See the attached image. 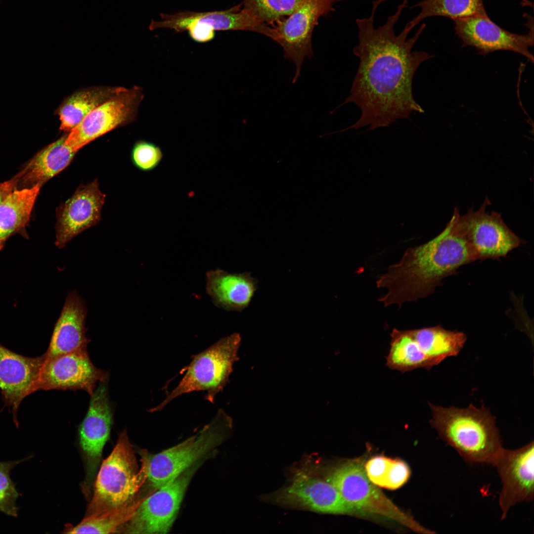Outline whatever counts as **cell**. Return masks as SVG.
Listing matches in <instances>:
<instances>
[{"instance_id":"6da1fadb","label":"cell","mask_w":534,"mask_h":534,"mask_svg":"<svg viewBox=\"0 0 534 534\" xmlns=\"http://www.w3.org/2000/svg\"><path fill=\"white\" fill-rule=\"evenodd\" d=\"M386 0H373L369 17L356 20L358 43L353 53L359 66L349 95L339 107L352 103L361 113L356 123L341 132L363 127L373 130L409 119L413 112H424L413 97V80L421 63L434 55L412 49L426 24L421 25L412 37L408 38L412 29L407 24L396 34L395 27L409 1L403 0L385 23L375 28L376 10Z\"/></svg>"},{"instance_id":"7a4b0ae2","label":"cell","mask_w":534,"mask_h":534,"mask_svg":"<svg viewBox=\"0 0 534 534\" xmlns=\"http://www.w3.org/2000/svg\"><path fill=\"white\" fill-rule=\"evenodd\" d=\"M476 260L473 248L457 230L451 217L438 235L406 249L399 262L378 277L377 287L388 289L378 301L385 307L396 304L399 307L417 301L432 294L444 278Z\"/></svg>"},{"instance_id":"3957f363","label":"cell","mask_w":534,"mask_h":534,"mask_svg":"<svg viewBox=\"0 0 534 534\" xmlns=\"http://www.w3.org/2000/svg\"><path fill=\"white\" fill-rule=\"evenodd\" d=\"M432 427L470 464H491L503 447L495 418L482 405L443 407L429 403Z\"/></svg>"},{"instance_id":"277c9868","label":"cell","mask_w":534,"mask_h":534,"mask_svg":"<svg viewBox=\"0 0 534 534\" xmlns=\"http://www.w3.org/2000/svg\"><path fill=\"white\" fill-rule=\"evenodd\" d=\"M263 501L322 514L364 515L347 502L309 457L291 466L288 482L278 490L261 496Z\"/></svg>"},{"instance_id":"5b68a950","label":"cell","mask_w":534,"mask_h":534,"mask_svg":"<svg viewBox=\"0 0 534 534\" xmlns=\"http://www.w3.org/2000/svg\"><path fill=\"white\" fill-rule=\"evenodd\" d=\"M138 468L126 429L97 476L94 493L85 517L95 516L131 504L146 479V467Z\"/></svg>"},{"instance_id":"8992f818","label":"cell","mask_w":534,"mask_h":534,"mask_svg":"<svg viewBox=\"0 0 534 534\" xmlns=\"http://www.w3.org/2000/svg\"><path fill=\"white\" fill-rule=\"evenodd\" d=\"M232 419L222 409L197 434L154 455L143 454L146 479L153 491L207 456L229 436Z\"/></svg>"},{"instance_id":"52a82bcc","label":"cell","mask_w":534,"mask_h":534,"mask_svg":"<svg viewBox=\"0 0 534 534\" xmlns=\"http://www.w3.org/2000/svg\"><path fill=\"white\" fill-rule=\"evenodd\" d=\"M241 340L240 335L234 333L193 356L178 386L150 411H161L174 399L193 391L206 392L205 400L213 403L216 396L229 382L233 365L238 360Z\"/></svg>"},{"instance_id":"ba28073f","label":"cell","mask_w":534,"mask_h":534,"mask_svg":"<svg viewBox=\"0 0 534 534\" xmlns=\"http://www.w3.org/2000/svg\"><path fill=\"white\" fill-rule=\"evenodd\" d=\"M326 479L338 490L344 500L366 513L379 515L396 521L420 534L435 532L420 525L389 499L368 478L360 462L348 461L328 470L320 463Z\"/></svg>"},{"instance_id":"9c48e42d","label":"cell","mask_w":534,"mask_h":534,"mask_svg":"<svg viewBox=\"0 0 534 534\" xmlns=\"http://www.w3.org/2000/svg\"><path fill=\"white\" fill-rule=\"evenodd\" d=\"M202 459L142 498L127 522L125 533L166 534L175 521L188 487Z\"/></svg>"},{"instance_id":"30bf717a","label":"cell","mask_w":534,"mask_h":534,"mask_svg":"<svg viewBox=\"0 0 534 534\" xmlns=\"http://www.w3.org/2000/svg\"><path fill=\"white\" fill-rule=\"evenodd\" d=\"M490 202L486 198L478 210H470L463 216L455 209L452 216L456 229L470 244L477 260L505 257L522 241L505 224L500 214L487 212Z\"/></svg>"},{"instance_id":"8fae6325","label":"cell","mask_w":534,"mask_h":534,"mask_svg":"<svg viewBox=\"0 0 534 534\" xmlns=\"http://www.w3.org/2000/svg\"><path fill=\"white\" fill-rule=\"evenodd\" d=\"M338 0H303L287 18L274 23L270 38L282 47L285 58L295 65L292 83L300 76L305 58L313 56L312 37L319 18L332 11Z\"/></svg>"},{"instance_id":"7c38bea8","label":"cell","mask_w":534,"mask_h":534,"mask_svg":"<svg viewBox=\"0 0 534 534\" xmlns=\"http://www.w3.org/2000/svg\"><path fill=\"white\" fill-rule=\"evenodd\" d=\"M143 97L140 87L126 88L90 112L67 134L65 144L78 152L98 137L133 122Z\"/></svg>"},{"instance_id":"4fadbf2b","label":"cell","mask_w":534,"mask_h":534,"mask_svg":"<svg viewBox=\"0 0 534 534\" xmlns=\"http://www.w3.org/2000/svg\"><path fill=\"white\" fill-rule=\"evenodd\" d=\"M534 444L532 441L514 450L503 447L491 462L501 481L498 500L501 520L506 518L513 506L534 500Z\"/></svg>"},{"instance_id":"5bb4252c","label":"cell","mask_w":534,"mask_h":534,"mask_svg":"<svg viewBox=\"0 0 534 534\" xmlns=\"http://www.w3.org/2000/svg\"><path fill=\"white\" fill-rule=\"evenodd\" d=\"M455 34L463 47H474L478 53L486 55L497 50H508L527 57L532 63L533 55L529 48L534 45V24L528 23L527 34L511 33L493 22L488 15L453 20Z\"/></svg>"},{"instance_id":"9a60e30c","label":"cell","mask_w":534,"mask_h":534,"mask_svg":"<svg viewBox=\"0 0 534 534\" xmlns=\"http://www.w3.org/2000/svg\"><path fill=\"white\" fill-rule=\"evenodd\" d=\"M108 379V373L93 364L87 350L78 351L45 358L38 391L81 390L90 396L97 384Z\"/></svg>"},{"instance_id":"2e32d148","label":"cell","mask_w":534,"mask_h":534,"mask_svg":"<svg viewBox=\"0 0 534 534\" xmlns=\"http://www.w3.org/2000/svg\"><path fill=\"white\" fill-rule=\"evenodd\" d=\"M45 356L30 357L17 354L0 343V389L4 405L18 427L17 412L23 400L38 391Z\"/></svg>"},{"instance_id":"e0dca14e","label":"cell","mask_w":534,"mask_h":534,"mask_svg":"<svg viewBox=\"0 0 534 534\" xmlns=\"http://www.w3.org/2000/svg\"><path fill=\"white\" fill-rule=\"evenodd\" d=\"M105 198L97 179L79 186L68 200L56 208V246L64 248L74 237L96 224L100 219Z\"/></svg>"},{"instance_id":"ac0fdd59","label":"cell","mask_w":534,"mask_h":534,"mask_svg":"<svg viewBox=\"0 0 534 534\" xmlns=\"http://www.w3.org/2000/svg\"><path fill=\"white\" fill-rule=\"evenodd\" d=\"M241 4L230 9L212 12L185 11L173 15L161 14V20L152 21L151 30L168 28L177 32L185 31L190 24L198 25L211 31L246 30L259 33L270 38L272 28L263 23Z\"/></svg>"},{"instance_id":"d6986e66","label":"cell","mask_w":534,"mask_h":534,"mask_svg":"<svg viewBox=\"0 0 534 534\" xmlns=\"http://www.w3.org/2000/svg\"><path fill=\"white\" fill-rule=\"evenodd\" d=\"M108 380L100 382L90 396L88 408L80 425V443L86 456L91 480L110 434L113 409L108 388Z\"/></svg>"},{"instance_id":"ffe728a7","label":"cell","mask_w":534,"mask_h":534,"mask_svg":"<svg viewBox=\"0 0 534 534\" xmlns=\"http://www.w3.org/2000/svg\"><path fill=\"white\" fill-rule=\"evenodd\" d=\"M87 313L82 299L75 291L69 292L44 353L46 358L87 350L89 340L86 336Z\"/></svg>"},{"instance_id":"44dd1931","label":"cell","mask_w":534,"mask_h":534,"mask_svg":"<svg viewBox=\"0 0 534 534\" xmlns=\"http://www.w3.org/2000/svg\"><path fill=\"white\" fill-rule=\"evenodd\" d=\"M206 290L213 303L226 311L241 312L249 305L257 289L250 273H230L217 268L206 273Z\"/></svg>"},{"instance_id":"7402d4cb","label":"cell","mask_w":534,"mask_h":534,"mask_svg":"<svg viewBox=\"0 0 534 534\" xmlns=\"http://www.w3.org/2000/svg\"><path fill=\"white\" fill-rule=\"evenodd\" d=\"M67 134L39 151L16 175V189L41 187L49 179L63 171L71 163L77 151L65 144Z\"/></svg>"},{"instance_id":"603a6c76","label":"cell","mask_w":534,"mask_h":534,"mask_svg":"<svg viewBox=\"0 0 534 534\" xmlns=\"http://www.w3.org/2000/svg\"><path fill=\"white\" fill-rule=\"evenodd\" d=\"M122 87H93L77 90L64 99L55 113L60 130L70 132L92 110L124 90Z\"/></svg>"},{"instance_id":"cb8c5ba5","label":"cell","mask_w":534,"mask_h":534,"mask_svg":"<svg viewBox=\"0 0 534 534\" xmlns=\"http://www.w3.org/2000/svg\"><path fill=\"white\" fill-rule=\"evenodd\" d=\"M410 331L432 367L448 357L457 356L467 340L463 332L448 330L440 325Z\"/></svg>"},{"instance_id":"d4e9b609","label":"cell","mask_w":534,"mask_h":534,"mask_svg":"<svg viewBox=\"0 0 534 534\" xmlns=\"http://www.w3.org/2000/svg\"><path fill=\"white\" fill-rule=\"evenodd\" d=\"M41 188L16 189L0 204V251L11 236L25 229Z\"/></svg>"},{"instance_id":"484cf974","label":"cell","mask_w":534,"mask_h":534,"mask_svg":"<svg viewBox=\"0 0 534 534\" xmlns=\"http://www.w3.org/2000/svg\"><path fill=\"white\" fill-rule=\"evenodd\" d=\"M390 336V347L386 357V364L389 368L404 373L417 368L429 370L432 368L420 351L410 329L394 328Z\"/></svg>"},{"instance_id":"4316f807","label":"cell","mask_w":534,"mask_h":534,"mask_svg":"<svg viewBox=\"0 0 534 534\" xmlns=\"http://www.w3.org/2000/svg\"><path fill=\"white\" fill-rule=\"evenodd\" d=\"M417 7L420 12L407 23L412 29L430 17H446L453 20L487 15L483 0H423L411 6Z\"/></svg>"},{"instance_id":"83f0119b","label":"cell","mask_w":534,"mask_h":534,"mask_svg":"<svg viewBox=\"0 0 534 534\" xmlns=\"http://www.w3.org/2000/svg\"><path fill=\"white\" fill-rule=\"evenodd\" d=\"M369 479L378 487L396 490L408 480L410 471L407 464L399 459L376 456L364 466Z\"/></svg>"},{"instance_id":"f1b7e54d","label":"cell","mask_w":534,"mask_h":534,"mask_svg":"<svg viewBox=\"0 0 534 534\" xmlns=\"http://www.w3.org/2000/svg\"><path fill=\"white\" fill-rule=\"evenodd\" d=\"M140 500L123 508L95 516L85 517L78 525L67 530L68 534H110L118 530L132 517Z\"/></svg>"},{"instance_id":"f546056e","label":"cell","mask_w":534,"mask_h":534,"mask_svg":"<svg viewBox=\"0 0 534 534\" xmlns=\"http://www.w3.org/2000/svg\"><path fill=\"white\" fill-rule=\"evenodd\" d=\"M303 0H244L243 8L266 24L290 15Z\"/></svg>"},{"instance_id":"4dcf8cb0","label":"cell","mask_w":534,"mask_h":534,"mask_svg":"<svg viewBox=\"0 0 534 534\" xmlns=\"http://www.w3.org/2000/svg\"><path fill=\"white\" fill-rule=\"evenodd\" d=\"M27 459L0 462V512L7 515L16 517L18 511L16 501L19 493L10 478V471Z\"/></svg>"},{"instance_id":"1f68e13d","label":"cell","mask_w":534,"mask_h":534,"mask_svg":"<svg viewBox=\"0 0 534 534\" xmlns=\"http://www.w3.org/2000/svg\"><path fill=\"white\" fill-rule=\"evenodd\" d=\"M163 153L156 144L144 140L136 141L131 151V160L138 169L150 172L156 168L161 162Z\"/></svg>"},{"instance_id":"d6a6232c","label":"cell","mask_w":534,"mask_h":534,"mask_svg":"<svg viewBox=\"0 0 534 534\" xmlns=\"http://www.w3.org/2000/svg\"><path fill=\"white\" fill-rule=\"evenodd\" d=\"M18 178L15 175L11 178L0 182V204L16 189Z\"/></svg>"}]
</instances>
